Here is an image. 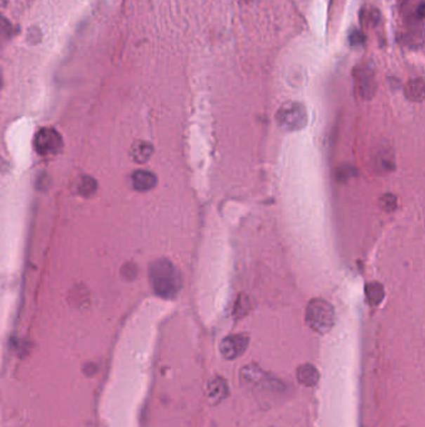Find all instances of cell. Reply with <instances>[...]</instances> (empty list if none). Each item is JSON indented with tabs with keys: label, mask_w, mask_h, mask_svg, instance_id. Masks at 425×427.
Returning <instances> with one entry per match:
<instances>
[{
	"label": "cell",
	"mask_w": 425,
	"mask_h": 427,
	"mask_svg": "<svg viewBox=\"0 0 425 427\" xmlns=\"http://www.w3.org/2000/svg\"><path fill=\"white\" fill-rule=\"evenodd\" d=\"M297 380L301 385L312 388L318 383L320 380V372L317 367L310 365V364H303L297 369Z\"/></svg>",
	"instance_id": "ba28073f"
},
{
	"label": "cell",
	"mask_w": 425,
	"mask_h": 427,
	"mask_svg": "<svg viewBox=\"0 0 425 427\" xmlns=\"http://www.w3.org/2000/svg\"><path fill=\"white\" fill-rule=\"evenodd\" d=\"M351 42H352V44L353 45H358V43H362L363 39H362V35H360V33L355 30V32L353 33V37L351 38Z\"/></svg>",
	"instance_id": "ac0fdd59"
},
{
	"label": "cell",
	"mask_w": 425,
	"mask_h": 427,
	"mask_svg": "<svg viewBox=\"0 0 425 427\" xmlns=\"http://www.w3.org/2000/svg\"><path fill=\"white\" fill-rule=\"evenodd\" d=\"M154 154V146L146 141H138L131 149V158L138 164H145Z\"/></svg>",
	"instance_id": "30bf717a"
},
{
	"label": "cell",
	"mask_w": 425,
	"mask_h": 427,
	"mask_svg": "<svg viewBox=\"0 0 425 427\" xmlns=\"http://www.w3.org/2000/svg\"><path fill=\"white\" fill-rule=\"evenodd\" d=\"M34 148L40 155H56L63 149V138L55 129H41L35 135Z\"/></svg>",
	"instance_id": "277c9868"
},
{
	"label": "cell",
	"mask_w": 425,
	"mask_h": 427,
	"mask_svg": "<svg viewBox=\"0 0 425 427\" xmlns=\"http://www.w3.org/2000/svg\"><path fill=\"white\" fill-rule=\"evenodd\" d=\"M359 80H360V88L363 94L367 95L368 93H373L374 89V84H373V72L368 70L367 68L362 70V74L359 75Z\"/></svg>",
	"instance_id": "5bb4252c"
},
{
	"label": "cell",
	"mask_w": 425,
	"mask_h": 427,
	"mask_svg": "<svg viewBox=\"0 0 425 427\" xmlns=\"http://www.w3.org/2000/svg\"><path fill=\"white\" fill-rule=\"evenodd\" d=\"M149 276L155 294L162 299H174L183 286L180 272L167 259L154 261L150 265Z\"/></svg>",
	"instance_id": "6da1fadb"
},
{
	"label": "cell",
	"mask_w": 425,
	"mask_h": 427,
	"mask_svg": "<svg viewBox=\"0 0 425 427\" xmlns=\"http://www.w3.org/2000/svg\"><path fill=\"white\" fill-rule=\"evenodd\" d=\"M334 309L326 300H312L306 310V322L318 333H327L334 325Z\"/></svg>",
	"instance_id": "7a4b0ae2"
},
{
	"label": "cell",
	"mask_w": 425,
	"mask_h": 427,
	"mask_svg": "<svg viewBox=\"0 0 425 427\" xmlns=\"http://www.w3.org/2000/svg\"><path fill=\"white\" fill-rule=\"evenodd\" d=\"M395 203H397V199H395L393 195H386V196H384V204H386V205H384V209H386L388 205H391L392 206L391 209L393 210V209L397 206L395 205Z\"/></svg>",
	"instance_id": "e0dca14e"
},
{
	"label": "cell",
	"mask_w": 425,
	"mask_h": 427,
	"mask_svg": "<svg viewBox=\"0 0 425 427\" xmlns=\"http://www.w3.org/2000/svg\"><path fill=\"white\" fill-rule=\"evenodd\" d=\"M307 119V109L303 104L296 101L285 103L276 114L277 124L285 132H294L304 128Z\"/></svg>",
	"instance_id": "3957f363"
},
{
	"label": "cell",
	"mask_w": 425,
	"mask_h": 427,
	"mask_svg": "<svg viewBox=\"0 0 425 427\" xmlns=\"http://www.w3.org/2000/svg\"><path fill=\"white\" fill-rule=\"evenodd\" d=\"M96 181L94 179L90 178V177H84L80 180V184L77 185V190H79V194L83 195V196H90V195L94 194L96 191Z\"/></svg>",
	"instance_id": "4fadbf2b"
},
{
	"label": "cell",
	"mask_w": 425,
	"mask_h": 427,
	"mask_svg": "<svg viewBox=\"0 0 425 427\" xmlns=\"http://www.w3.org/2000/svg\"><path fill=\"white\" fill-rule=\"evenodd\" d=\"M157 184V178L155 177L152 172H146V170H138L133 172V186L138 191H149L154 189Z\"/></svg>",
	"instance_id": "52a82bcc"
},
{
	"label": "cell",
	"mask_w": 425,
	"mask_h": 427,
	"mask_svg": "<svg viewBox=\"0 0 425 427\" xmlns=\"http://www.w3.org/2000/svg\"><path fill=\"white\" fill-rule=\"evenodd\" d=\"M402 13L404 22L417 28V24L421 25L424 19V0H404Z\"/></svg>",
	"instance_id": "8992f818"
},
{
	"label": "cell",
	"mask_w": 425,
	"mask_h": 427,
	"mask_svg": "<svg viewBox=\"0 0 425 427\" xmlns=\"http://www.w3.org/2000/svg\"><path fill=\"white\" fill-rule=\"evenodd\" d=\"M227 395V383L223 378L220 376L211 378L210 383L207 385V396L209 399L214 400L215 402H218L225 399Z\"/></svg>",
	"instance_id": "9c48e42d"
},
{
	"label": "cell",
	"mask_w": 425,
	"mask_h": 427,
	"mask_svg": "<svg viewBox=\"0 0 425 427\" xmlns=\"http://www.w3.org/2000/svg\"><path fill=\"white\" fill-rule=\"evenodd\" d=\"M249 336L238 333V335H231L223 338L221 345H220V351L222 356L227 360H235L249 348Z\"/></svg>",
	"instance_id": "5b68a950"
},
{
	"label": "cell",
	"mask_w": 425,
	"mask_h": 427,
	"mask_svg": "<svg viewBox=\"0 0 425 427\" xmlns=\"http://www.w3.org/2000/svg\"><path fill=\"white\" fill-rule=\"evenodd\" d=\"M122 272L124 278H126L127 280H133L138 275V269H136V267L133 264L129 262L125 267H122Z\"/></svg>",
	"instance_id": "2e32d148"
},
{
	"label": "cell",
	"mask_w": 425,
	"mask_h": 427,
	"mask_svg": "<svg viewBox=\"0 0 425 427\" xmlns=\"http://www.w3.org/2000/svg\"><path fill=\"white\" fill-rule=\"evenodd\" d=\"M405 95L412 101H421L424 98V80L421 78L410 80L405 88Z\"/></svg>",
	"instance_id": "8fae6325"
},
{
	"label": "cell",
	"mask_w": 425,
	"mask_h": 427,
	"mask_svg": "<svg viewBox=\"0 0 425 427\" xmlns=\"http://www.w3.org/2000/svg\"><path fill=\"white\" fill-rule=\"evenodd\" d=\"M11 24L6 20V18L0 15V46L11 39Z\"/></svg>",
	"instance_id": "9a60e30c"
},
{
	"label": "cell",
	"mask_w": 425,
	"mask_h": 427,
	"mask_svg": "<svg viewBox=\"0 0 425 427\" xmlns=\"http://www.w3.org/2000/svg\"><path fill=\"white\" fill-rule=\"evenodd\" d=\"M365 293H367V299L372 305H379L384 298V288L379 283H370L365 288Z\"/></svg>",
	"instance_id": "7c38bea8"
}]
</instances>
